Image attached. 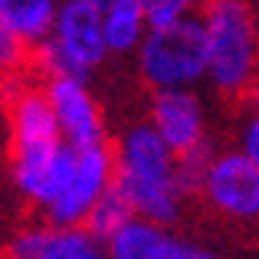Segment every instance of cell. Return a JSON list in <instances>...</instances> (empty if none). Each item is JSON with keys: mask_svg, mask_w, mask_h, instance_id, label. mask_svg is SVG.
Wrapping results in <instances>:
<instances>
[{"mask_svg": "<svg viewBox=\"0 0 259 259\" xmlns=\"http://www.w3.org/2000/svg\"><path fill=\"white\" fill-rule=\"evenodd\" d=\"M253 0H202L209 85L237 101L259 76V16Z\"/></svg>", "mask_w": 259, "mask_h": 259, "instance_id": "obj_1", "label": "cell"}, {"mask_svg": "<svg viewBox=\"0 0 259 259\" xmlns=\"http://www.w3.org/2000/svg\"><path fill=\"white\" fill-rule=\"evenodd\" d=\"M136 73L149 92L184 85L196 89L199 82H205L209 45H205V25L199 13L167 25H152L136 51Z\"/></svg>", "mask_w": 259, "mask_h": 259, "instance_id": "obj_2", "label": "cell"}, {"mask_svg": "<svg viewBox=\"0 0 259 259\" xmlns=\"http://www.w3.org/2000/svg\"><path fill=\"white\" fill-rule=\"evenodd\" d=\"M196 202L234 231H259V164L237 146L218 149Z\"/></svg>", "mask_w": 259, "mask_h": 259, "instance_id": "obj_3", "label": "cell"}, {"mask_svg": "<svg viewBox=\"0 0 259 259\" xmlns=\"http://www.w3.org/2000/svg\"><path fill=\"white\" fill-rule=\"evenodd\" d=\"M114 177H117V155H114V146L108 139L76 149V167L70 184L54 202L41 209V222L82 225L89 209L98 202V196L114 184Z\"/></svg>", "mask_w": 259, "mask_h": 259, "instance_id": "obj_4", "label": "cell"}, {"mask_svg": "<svg viewBox=\"0 0 259 259\" xmlns=\"http://www.w3.org/2000/svg\"><path fill=\"white\" fill-rule=\"evenodd\" d=\"M117 155V184H177V152L161 139L152 120L130 123L114 142Z\"/></svg>", "mask_w": 259, "mask_h": 259, "instance_id": "obj_5", "label": "cell"}, {"mask_svg": "<svg viewBox=\"0 0 259 259\" xmlns=\"http://www.w3.org/2000/svg\"><path fill=\"white\" fill-rule=\"evenodd\" d=\"M73 167H76V146H70L67 139L29 152H10L13 184H16L19 196L29 205H35L38 212L67 190Z\"/></svg>", "mask_w": 259, "mask_h": 259, "instance_id": "obj_6", "label": "cell"}, {"mask_svg": "<svg viewBox=\"0 0 259 259\" xmlns=\"http://www.w3.org/2000/svg\"><path fill=\"white\" fill-rule=\"evenodd\" d=\"M51 38L60 45V51L73 60V67L85 79H92V73L111 57L105 38V16H101V7L92 0H63Z\"/></svg>", "mask_w": 259, "mask_h": 259, "instance_id": "obj_7", "label": "cell"}, {"mask_svg": "<svg viewBox=\"0 0 259 259\" xmlns=\"http://www.w3.org/2000/svg\"><path fill=\"white\" fill-rule=\"evenodd\" d=\"M45 92L51 98V108L57 114L60 133L70 146L82 149V146L108 139L105 111H101L98 98L89 89V79H79V76H54V79H45Z\"/></svg>", "mask_w": 259, "mask_h": 259, "instance_id": "obj_8", "label": "cell"}, {"mask_svg": "<svg viewBox=\"0 0 259 259\" xmlns=\"http://www.w3.org/2000/svg\"><path fill=\"white\" fill-rule=\"evenodd\" d=\"M149 120L177 155L199 146L202 139H209L205 105L193 85L149 92Z\"/></svg>", "mask_w": 259, "mask_h": 259, "instance_id": "obj_9", "label": "cell"}, {"mask_svg": "<svg viewBox=\"0 0 259 259\" xmlns=\"http://www.w3.org/2000/svg\"><path fill=\"white\" fill-rule=\"evenodd\" d=\"M13 259H101L108 247L85 225H25L4 247Z\"/></svg>", "mask_w": 259, "mask_h": 259, "instance_id": "obj_10", "label": "cell"}, {"mask_svg": "<svg viewBox=\"0 0 259 259\" xmlns=\"http://www.w3.org/2000/svg\"><path fill=\"white\" fill-rule=\"evenodd\" d=\"M108 256L114 259H212L215 250L202 240L174 234L167 225L133 215L108 240Z\"/></svg>", "mask_w": 259, "mask_h": 259, "instance_id": "obj_11", "label": "cell"}, {"mask_svg": "<svg viewBox=\"0 0 259 259\" xmlns=\"http://www.w3.org/2000/svg\"><path fill=\"white\" fill-rule=\"evenodd\" d=\"M63 142L57 114L41 89H19L10 101V152H29Z\"/></svg>", "mask_w": 259, "mask_h": 259, "instance_id": "obj_12", "label": "cell"}, {"mask_svg": "<svg viewBox=\"0 0 259 259\" xmlns=\"http://www.w3.org/2000/svg\"><path fill=\"white\" fill-rule=\"evenodd\" d=\"M105 16V38H108V51L114 57H130L136 54L149 25V13L142 0H108L101 7Z\"/></svg>", "mask_w": 259, "mask_h": 259, "instance_id": "obj_13", "label": "cell"}, {"mask_svg": "<svg viewBox=\"0 0 259 259\" xmlns=\"http://www.w3.org/2000/svg\"><path fill=\"white\" fill-rule=\"evenodd\" d=\"M60 4L63 0H0V19L35 45L51 35Z\"/></svg>", "mask_w": 259, "mask_h": 259, "instance_id": "obj_14", "label": "cell"}, {"mask_svg": "<svg viewBox=\"0 0 259 259\" xmlns=\"http://www.w3.org/2000/svg\"><path fill=\"white\" fill-rule=\"evenodd\" d=\"M133 215H136V212H133V205H130L126 193L117 187V180H114V184L98 196V202L92 205V209H89V215H85V222H82V225H85V228L92 231V234L108 247V240L117 234V231H120Z\"/></svg>", "mask_w": 259, "mask_h": 259, "instance_id": "obj_15", "label": "cell"}, {"mask_svg": "<svg viewBox=\"0 0 259 259\" xmlns=\"http://www.w3.org/2000/svg\"><path fill=\"white\" fill-rule=\"evenodd\" d=\"M215 152H218V142L209 136V139H202L199 146H193V149L177 155V187L184 190V196L190 202H196V193L202 187V177L209 171Z\"/></svg>", "mask_w": 259, "mask_h": 259, "instance_id": "obj_16", "label": "cell"}, {"mask_svg": "<svg viewBox=\"0 0 259 259\" xmlns=\"http://www.w3.org/2000/svg\"><path fill=\"white\" fill-rule=\"evenodd\" d=\"M22 70H32V45L0 19V79H10Z\"/></svg>", "mask_w": 259, "mask_h": 259, "instance_id": "obj_17", "label": "cell"}, {"mask_svg": "<svg viewBox=\"0 0 259 259\" xmlns=\"http://www.w3.org/2000/svg\"><path fill=\"white\" fill-rule=\"evenodd\" d=\"M142 4H146V13H149V25H167L199 13L202 0H142Z\"/></svg>", "mask_w": 259, "mask_h": 259, "instance_id": "obj_18", "label": "cell"}, {"mask_svg": "<svg viewBox=\"0 0 259 259\" xmlns=\"http://www.w3.org/2000/svg\"><path fill=\"white\" fill-rule=\"evenodd\" d=\"M234 146L259 164V108H240Z\"/></svg>", "mask_w": 259, "mask_h": 259, "instance_id": "obj_19", "label": "cell"}, {"mask_svg": "<svg viewBox=\"0 0 259 259\" xmlns=\"http://www.w3.org/2000/svg\"><path fill=\"white\" fill-rule=\"evenodd\" d=\"M237 105H240V108H259V76L253 79V85L247 89V92L237 98Z\"/></svg>", "mask_w": 259, "mask_h": 259, "instance_id": "obj_20", "label": "cell"}, {"mask_svg": "<svg viewBox=\"0 0 259 259\" xmlns=\"http://www.w3.org/2000/svg\"><path fill=\"white\" fill-rule=\"evenodd\" d=\"M92 4H98V7H105V4H108V0H92Z\"/></svg>", "mask_w": 259, "mask_h": 259, "instance_id": "obj_21", "label": "cell"}, {"mask_svg": "<svg viewBox=\"0 0 259 259\" xmlns=\"http://www.w3.org/2000/svg\"><path fill=\"white\" fill-rule=\"evenodd\" d=\"M253 4H256V10H259V0H253Z\"/></svg>", "mask_w": 259, "mask_h": 259, "instance_id": "obj_22", "label": "cell"}]
</instances>
